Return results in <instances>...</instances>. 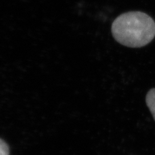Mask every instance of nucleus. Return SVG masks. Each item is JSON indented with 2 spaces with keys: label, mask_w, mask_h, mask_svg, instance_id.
<instances>
[{
  "label": "nucleus",
  "mask_w": 155,
  "mask_h": 155,
  "mask_svg": "<svg viewBox=\"0 0 155 155\" xmlns=\"http://www.w3.org/2000/svg\"><path fill=\"white\" fill-rule=\"evenodd\" d=\"M113 36L120 44L132 48L142 47L155 36V22L147 14L131 11L116 18L111 27Z\"/></svg>",
  "instance_id": "1"
},
{
  "label": "nucleus",
  "mask_w": 155,
  "mask_h": 155,
  "mask_svg": "<svg viewBox=\"0 0 155 155\" xmlns=\"http://www.w3.org/2000/svg\"><path fill=\"white\" fill-rule=\"evenodd\" d=\"M145 101L155 120V88L151 89L148 92Z\"/></svg>",
  "instance_id": "2"
},
{
  "label": "nucleus",
  "mask_w": 155,
  "mask_h": 155,
  "mask_svg": "<svg viewBox=\"0 0 155 155\" xmlns=\"http://www.w3.org/2000/svg\"><path fill=\"white\" fill-rule=\"evenodd\" d=\"M0 155H9V147L6 142L0 138Z\"/></svg>",
  "instance_id": "3"
}]
</instances>
